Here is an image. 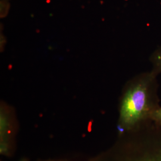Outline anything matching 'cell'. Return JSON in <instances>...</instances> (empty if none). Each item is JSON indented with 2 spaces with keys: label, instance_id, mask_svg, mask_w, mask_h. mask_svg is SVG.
Returning <instances> with one entry per match:
<instances>
[{
  "label": "cell",
  "instance_id": "2",
  "mask_svg": "<svg viewBox=\"0 0 161 161\" xmlns=\"http://www.w3.org/2000/svg\"><path fill=\"white\" fill-rule=\"evenodd\" d=\"M106 161H161V125L147 121L124 132Z\"/></svg>",
  "mask_w": 161,
  "mask_h": 161
},
{
  "label": "cell",
  "instance_id": "3",
  "mask_svg": "<svg viewBox=\"0 0 161 161\" xmlns=\"http://www.w3.org/2000/svg\"><path fill=\"white\" fill-rule=\"evenodd\" d=\"M10 121L8 115L3 109L0 114V152L2 155H7L10 151Z\"/></svg>",
  "mask_w": 161,
  "mask_h": 161
},
{
  "label": "cell",
  "instance_id": "4",
  "mask_svg": "<svg viewBox=\"0 0 161 161\" xmlns=\"http://www.w3.org/2000/svg\"><path fill=\"white\" fill-rule=\"evenodd\" d=\"M150 60L153 66L152 71L157 75L161 73V47L152 54Z\"/></svg>",
  "mask_w": 161,
  "mask_h": 161
},
{
  "label": "cell",
  "instance_id": "6",
  "mask_svg": "<svg viewBox=\"0 0 161 161\" xmlns=\"http://www.w3.org/2000/svg\"><path fill=\"white\" fill-rule=\"evenodd\" d=\"M25 161V160H21V161Z\"/></svg>",
  "mask_w": 161,
  "mask_h": 161
},
{
  "label": "cell",
  "instance_id": "1",
  "mask_svg": "<svg viewBox=\"0 0 161 161\" xmlns=\"http://www.w3.org/2000/svg\"><path fill=\"white\" fill-rule=\"evenodd\" d=\"M157 74L152 70L133 78L125 87L119 105V125L127 132L151 120L159 108Z\"/></svg>",
  "mask_w": 161,
  "mask_h": 161
},
{
  "label": "cell",
  "instance_id": "5",
  "mask_svg": "<svg viewBox=\"0 0 161 161\" xmlns=\"http://www.w3.org/2000/svg\"><path fill=\"white\" fill-rule=\"evenodd\" d=\"M151 119L161 125V107H159L154 112L152 116Z\"/></svg>",
  "mask_w": 161,
  "mask_h": 161
}]
</instances>
